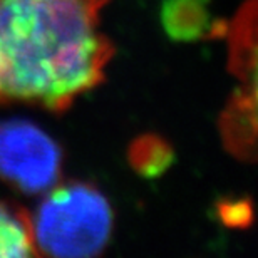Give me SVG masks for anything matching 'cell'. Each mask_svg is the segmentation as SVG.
<instances>
[{"mask_svg": "<svg viewBox=\"0 0 258 258\" xmlns=\"http://www.w3.org/2000/svg\"><path fill=\"white\" fill-rule=\"evenodd\" d=\"M109 0H0V106L64 112L104 81L114 54L99 30Z\"/></svg>", "mask_w": 258, "mask_h": 258, "instance_id": "1", "label": "cell"}, {"mask_svg": "<svg viewBox=\"0 0 258 258\" xmlns=\"http://www.w3.org/2000/svg\"><path fill=\"white\" fill-rule=\"evenodd\" d=\"M45 193L30 218L35 255H101L109 243L114 223L106 196L84 181L54 184Z\"/></svg>", "mask_w": 258, "mask_h": 258, "instance_id": "2", "label": "cell"}, {"mask_svg": "<svg viewBox=\"0 0 258 258\" xmlns=\"http://www.w3.org/2000/svg\"><path fill=\"white\" fill-rule=\"evenodd\" d=\"M62 151L27 119L0 121V178L25 195L45 193L60 178Z\"/></svg>", "mask_w": 258, "mask_h": 258, "instance_id": "3", "label": "cell"}, {"mask_svg": "<svg viewBox=\"0 0 258 258\" xmlns=\"http://www.w3.org/2000/svg\"><path fill=\"white\" fill-rule=\"evenodd\" d=\"M220 133L226 149L243 161H255L256 154V84H243L233 92L221 112Z\"/></svg>", "mask_w": 258, "mask_h": 258, "instance_id": "4", "label": "cell"}, {"mask_svg": "<svg viewBox=\"0 0 258 258\" xmlns=\"http://www.w3.org/2000/svg\"><path fill=\"white\" fill-rule=\"evenodd\" d=\"M161 24L168 37L176 42L223 37L228 30V22L211 20L210 0H164Z\"/></svg>", "mask_w": 258, "mask_h": 258, "instance_id": "5", "label": "cell"}, {"mask_svg": "<svg viewBox=\"0 0 258 258\" xmlns=\"http://www.w3.org/2000/svg\"><path fill=\"white\" fill-rule=\"evenodd\" d=\"M226 34L230 35V71L243 84H256V0L241 5Z\"/></svg>", "mask_w": 258, "mask_h": 258, "instance_id": "6", "label": "cell"}, {"mask_svg": "<svg viewBox=\"0 0 258 258\" xmlns=\"http://www.w3.org/2000/svg\"><path fill=\"white\" fill-rule=\"evenodd\" d=\"M35 256L30 216L17 205L0 201V258Z\"/></svg>", "mask_w": 258, "mask_h": 258, "instance_id": "7", "label": "cell"}, {"mask_svg": "<svg viewBox=\"0 0 258 258\" xmlns=\"http://www.w3.org/2000/svg\"><path fill=\"white\" fill-rule=\"evenodd\" d=\"M127 161L143 178H159L174 161V151L166 139L158 134H143L129 144Z\"/></svg>", "mask_w": 258, "mask_h": 258, "instance_id": "8", "label": "cell"}, {"mask_svg": "<svg viewBox=\"0 0 258 258\" xmlns=\"http://www.w3.org/2000/svg\"><path fill=\"white\" fill-rule=\"evenodd\" d=\"M218 218L228 228L245 230L253 220V208L248 198H225L218 206Z\"/></svg>", "mask_w": 258, "mask_h": 258, "instance_id": "9", "label": "cell"}]
</instances>
